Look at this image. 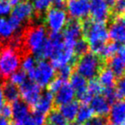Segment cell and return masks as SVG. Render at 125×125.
<instances>
[{
    "instance_id": "cell-25",
    "label": "cell",
    "mask_w": 125,
    "mask_h": 125,
    "mask_svg": "<svg viewBox=\"0 0 125 125\" xmlns=\"http://www.w3.org/2000/svg\"><path fill=\"white\" fill-rule=\"evenodd\" d=\"M93 115H94V111L90 106L83 104L82 105L79 106L75 119H77V123H86L93 117Z\"/></svg>"
},
{
    "instance_id": "cell-29",
    "label": "cell",
    "mask_w": 125,
    "mask_h": 125,
    "mask_svg": "<svg viewBox=\"0 0 125 125\" xmlns=\"http://www.w3.org/2000/svg\"><path fill=\"white\" fill-rule=\"evenodd\" d=\"M52 2L51 0H33V10L36 11L38 14L46 12L50 8Z\"/></svg>"
},
{
    "instance_id": "cell-22",
    "label": "cell",
    "mask_w": 125,
    "mask_h": 125,
    "mask_svg": "<svg viewBox=\"0 0 125 125\" xmlns=\"http://www.w3.org/2000/svg\"><path fill=\"white\" fill-rule=\"evenodd\" d=\"M79 109V104L77 102L72 101L69 104H63L60 106L59 112L62 115V116L67 120V121H74L76 118L77 111Z\"/></svg>"
},
{
    "instance_id": "cell-10",
    "label": "cell",
    "mask_w": 125,
    "mask_h": 125,
    "mask_svg": "<svg viewBox=\"0 0 125 125\" xmlns=\"http://www.w3.org/2000/svg\"><path fill=\"white\" fill-rule=\"evenodd\" d=\"M67 11L75 20L87 17L90 12V0H68Z\"/></svg>"
},
{
    "instance_id": "cell-16",
    "label": "cell",
    "mask_w": 125,
    "mask_h": 125,
    "mask_svg": "<svg viewBox=\"0 0 125 125\" xmlns=\"http://www.w3.org/2000/svg\"><path fill=\"white\" fill-rule=\"evenodd\" d=\"M111 124L123 125L125 123V100L116 101L110 110Z\"/></svg>"
},
{
    "instance_id": "cell-49",
    "label": "cell",
    "mask_w": 125,
    "mask_h": 125,
    "mask_svg": "<svg viewBox=\"0 0 125 125\" xmlns=\"http://www.w3.org/2000/svg\"><path fill=\"white\" fill-rule=\"evenodd\" d=\"M70 125H82V124L80 123H72L71 124H70Z\"/></svg>"
},
{
    "instance_id": "cell-20",
    "label": "cell",
    "mask_w": 125,
    "mask_h": 125,
    "mask_svg": "<svg viewBox=\"0 0 125 125\" xmlns=\"http://www.w3.org/2000/svg\"><path fill=\"white\" fill-rule=\"evenodd\" d=\"M70 85L75 91L77 97L85 94L87 91V79L78 73H74L70 76Z\"/></svg>"
},
{
    "instance_id": "cell-30",
    "label": "cell",
    "mask_w": 125,
    "mask_h": 125,
    "mask_svg": "<svg viewBox=\"0 0 125 125\" xmlns=\"http://www.w3.org/2000/svg\"><path fill=\"white\" fill-rule=\"evenodd\" d=\"M88 50H89V45L85 40L80 39V40L75 42V46H74V52H75V55L79 56V57H82V56L88 53Z\"/></svg>"
},
{
    "instance_id": "cell-34",
    "label": "cell",
    "mask_w": 125,
    "mask_h": 125,
    "mask_svg": "<svg viewBox=\"0 0 125 125\" xmlns=\"http://www.w3.org/2000/svg\"><path fill=\"white\" fill-rule=\"evenodd\" d=\"M103 94H104V99L109 102V104L116 103L117 99H119L117 94H116V89L114 87H108V88L103 89Z\"/></svg>"
},
{
    "instance_id": "cell-40",
    "label": "cell",
    "mask_w": 125,
    "mask_h": 125,
    "mask_svg": "<svg viewBox=\"0 0 125 125\" xmlns=\"http://www.w3.org/2000/svg\"><path fill=\"white\" fill-rule=\"evenodd\" d=\"M31 117L36 125H44L45 121H46L45 115L41 114V113H40V112H37V111H34V112L33 113Z\"/></svg>"
},
{
    "instance_id": "cell-18",
    "label": "cell",
    "mask_w": 125,
    "mask_h": 125,
    "mask_svg": "<svg viewBox=\"0 0 125 125\" xmlns=\"http://www.w3.org/2000/svg\"><path fill=\"white\" fill-rule=\"evenodd\" d=\"M90 107L93 110L94 113L97 114L99 116H104L109 114L110 110V104L104 96L97 95L93 97L90 101Z\"/></svg>"
},
{
    "instance_id": "cell-45",
    "label": "cell",
    "mask_w": 125,
    "mask_h": 125,
    "mask_svg": "<svg viewBox=\"0 0 125 125\" xmlns=\"http://www.w3.org/2000/svg\"><path fill=\"white\" fill-rule=\"evenodd\" d=\"M0 125H11V123L9 119H6L2 116H0Z\"/></svg>"
},
{
    "instance_id": "cell-15",
    "label": "cell",
    "mask_w": 125,
    "mask_h": 125,
    "mask_svg": "<svg viewBox=\"0 0 125 125\" xmlns=\"http://www.w3.org/2000/svg\"><path fill=\"white\" fill-rule=\"evenodd\" d=\"M75 91L71 87V85L64 82L61 88L56 93V96L54 97V102L58 105L69 104L72 102L75 99Z\"/></svg>"
},
{
    "instance_id": "cell-5",
    "label": "cell",
    "mask_w": 125,
    "mask_h": 125,
    "mask_svg": "<svg viewBox=\"0 0 125 125\" xmlns=\"http://www.w3.org/2000/svg\"><path fill=\"white\" fill-rule=\"evenodd\" d=\"M55 68L50 62L40 60L37 62L34 70L28 75L30 80L38 84L40 87H46L55 77Z\"/></svg>"
},
{
    "instance_id": "cell-33",
    "label": "cell",
    "mask_w": 125,
    "mask_h": 125,
    "mask_svg": "<svg viewBox=\"0 0 125 125\" xmlns=\"http://www.w3.org/2000/svg\"><path fill=\"white\" fill-rule=\"evenodd\" d=\"M72 74H73V68L70 64L64 65L58 69V78H60L63 82L70 79Z\"/></svg>"
},
{
    "instance_id": "cell-46",
    "label": "cell",
    "mask_w": 125,
    "mask_h": 125,
    "mask_svg": "<svg viewBox=\"0 0 125 125\" xmlns=\"http://www.w3.org/2000/svg\"><path fill=\"white\" fill-rule=\"evenodd\" d=\"M3 82H0V108L2 107L3 104L5 103L4 101V95H3V92H2V88H1V85H2Z\"/></svg>"
},
{
    "instance_id": "cell-12",
    "label": "cell",
    "mask_w": 125,
    "mask_h": 125,
    "mask_svg": "<svg viewBox=\"0 0 125 125\" xmlns=\"http://www.w3.org/2000/svg\"><path fill=\"white\" fill-rule=\"evenodd\" d=\"M109 38L118 45H125V17L117 16L110 24Z\"/></svg>"
},
{
    "instance_id": "cell-51",
    "label": "cell",
    "mask_w": 125,
    "mask_h": 125,
    "mask_svg": "<svg viewBox=\"0 0 125 125\" xmlns=\"http://www.w3.org/2000/svg\"><path fill=\"white\" fill-rule=\"evenodd\" d=\"M123 125H125V123H123Z\"/></svg>"
},
{
    "instance_id": "cell-35",
    "label": "cell",
    "mask_w": 125,
    "mask_h": 125,
    "mask_svg": "<svg viewBox=\"0 0 125 125\" xmlns=\"http://www.w3.org/2000/svg\"><path fill=\"white\" fill-rule=\"evenodd\" d=\"M112 9L116 15L125 17V0H116Z\"/></svg>"
},
{
    "instance_id": "cell-28",
    "label": "cell",
    "mask_w": 125,
    "mask_h": 125,
    "mask_svg": "<svg viewBox=\"0 0 125 125\" xmlns=\"http://www.w3.org/2000/svg\"><path fill=\"white\" fill-rule=\"evenodd\" d=\"M21 64V67H22L23 71H25L26 73H28V75H29V74H31L34 70L35 67H36V58L34 57H33V56H31L30 54L29 55H27L24 57Z\"/></svg>"
},
{
    "instance_id": "cell-43",
    "label": "cell",
    "mask_w": 125,
    "mask_h": 125,
    "mask_svg": "<svg viewBox=\"0 0 125 125\" xmlns=\"http://www.w3.org/2000/svg\"><path fill=\"white\" fill-rule=\"evenodd\" d=\"M118 55H119L118 57H119L123 62H125V45H123V46L119 48V50H118Z\"/></svg>"
},
{
    "instance_id": "cell-38",
    "label": "cell",
    "mask_w": 125,
    "mask_h": 125,
    "mask_svg": "<svg viewBox=\"0 0 125 125\" xmlns=\"http://www.w3.org/2000/svg\"><path fill=\"white\" fill-rule=\"evenodd\" d=\"M0 116L9 120L12 117V108H11L10 104L4 103L3 104L2 107L0 108Z\"/></svg>"
},
{
    "instance_id": "cell-14",
    "label": "cell",
    "mask_w": 125,
    "mask_h": 125,
    "mask_svg": "<svg viewBox=\"0 0 125 125\" xmlns=\"http://www.w3.org/2000/svg\"><path fill=\"white\" fill-rule=\"evenodd\" d=\"M54 104V96L53 94L50 91H45L44 93H41L40 98L36 104H34V111L40 112L41 114H48L52 111L53 108Z\"/></svg>"
},
{
    "instance_id": "cell-48",
    "label": "cell",
    "mask_w": 125,
    "mask_h": 125,
    "mask_svg": "<svg viewBox=\"0 0 125 125\" xmlns=\"http://www.w3.org/2000/svg\"><path fill=\"white\" fill-rule=\"evenodd\" d=\"M23 1H25V0H9L10 4L11 5H16V4H20V3L23 2Z\"/></svg>"
},
{
    "instance_id": "cell-9",
    "label": "cell",
    "mask_w": 125,
    "mask_h": 125,
    "mask_svg": "<svg viewBox=\"0 0 125 125\" xmlns=\"http://www.w3.org/2000/svg\"><path fill=\"white\" fill-rule=\"evenodd\" d=\"M20 96L28 105H34L41 94V87L31 80H26L20 85Z\"/></svg>"
},
{
    "instance_id": "cell-11",
    "label": "cell",
    "mask_w": 125,
    "mask_h": 125,
    "mask_svg": "<svg viewBox=\"0 0 125 125\" xmlns=\"http://www.w3.org/2000/svg\"><path fill=\"white\" fill-rule=\"evenodd\" d=\"M82 24L78 20H71L67 23L64 33L62 34L63 42L65 45L74 47L77 40L82 38Z\"/></svg>"
},
{
    "instance_id": "cell-44",
    "label": "cell",
    "mask_w": 125,
    "mask_h": 125,
    "mask_svg": "<svg viewBox=\"0 0 125 125\" xmlns=\"http://www.w3.org/2000/svg\"><path fill=\"white\" fill-rule=\"evenodd\" d=\"M51 2L55 4V6L57 8H61L64 4L65 0H51Z\"/></svg>"
},
{
    "instance_id": "cell-3",
    "label": "cell",
    "mask_w": 125,
    "mask_h": 125,
    "mask_svg": "<svg viewBox=\"0 0 125 125\" xmlns=\"http://www.w3.org/2000/svg\"><path fill=\"white\" fill-rule=\"evenodd\" d=\"M22 54L19 50L6 45L0 50V81L6 82L18 70L21 63Z\"/></svg>"
},
{
    "instance_id": "cell-50",
    "label": "cell",
    "mask_w": 125,
    "mask_h": 125,
    "mask_svg": "<svg viewBox=\"0 0 125 125\" xmlns=\"http://www.w3.org/2000/svg\"><path fill=\"white\" fill-rule=\"evenodd\" d=\"M104 125H113V124H111V123H105Z\"/></svg>"
},
{
    "instance_id": "cell-17",
    "label": "cell",
    "mask_w": 125,
    "mask_h": 125,
    "mask_svg": "<svg viewBox=\"0 0 125 125\" xmlns=\"http://www.w3.org/2000/svg\"><path fill=\"white\" fill-rule=\"evenodd\" d=\"M11 108H12V118L16 123L23 121L29 116V105L21 99H17L14 103H12Z\"/></svg>"
},
{
    "instance_id": "cell-39",
    "label": "cell",
    "mask_w": 125,
    "mask_h": 125,
    "mask_svg": "<svg viewBox=\"0 0 125 125\" xmlns=\"http://www.w3.org/2000/svg\"><path fill=\"white\" fill-rule=\"evenodd\" d=\"M116 94L119 99H124L125 98V77H122L116 83Z\"/></svg>"
},
{
    "instance_id": "cell-41",
    "label": "cell",
    "mask_w": 125,
    "mask_h": 125,
    "mask_svg": "<svg viewBox=\"0 0 125 125\" xmlns=\"http://www.w3.org/2000/svg\"><path fill=\"white\" fill-rule=\"evenodd\" d=\"M106 121L103 116H93L92 118L85 123V125H104Z\"/></svg>"
},
{
    "instance_id": "cell-6",
    "label": "cell",
    "mask_w": 125,
    "mask_h": 125,
    "mask_svg": "<svg viewBox=\"0 0 125 125\" xmlns=\"http://www.w3.org/2000/svg\"><path fill=\"white\" fill-rule=\"evenodd\" d=\"M33 14V8L31 3L28 1H23L20 4H16L14 9L11 10L10 17L9 21L14 29L17 32L20 29L21 25L30 20Z\"/></svg>"
},
{
    "instance_id": "cell-1",
    "label": "cell",
    "mask_w": 125,
    "mask_h": 125,
    "mask_svg": "<svg viewBox=\"0 0 125 125\" xmlns=\"http://www.w3.org/2000/svg\"><path fill=\"white\" fill-rule=\"evenodd\" d=\"M82 33L93 53L99 55L109 40V33L105 24L92 20H85L82 23Z\"/></svg>"
},
{
    "instance_id": "cell-23",
    "label": "cell",
    "mask_w": 125,
    "mask_h": 125,
    "mask_svg": "<svg viewBox=\"0 0 125 125\" xmlns=\"http://www.w3.org/2000/svg\"><path fill=\"white\" fill-rule=\"evenodd\" d=\"M109 69L113 72L116 77H124L125 75V62L119 57H113L109 61Z\"/></svg>"
},
{
    "instance_id": "cell-37",
    "label": "cell",
    "mask_w": 125,
    "mask_h": 125,
    "mask_svg": "<svg viewBox=\"0 0 125 125\" xmlns=\"http://www.w3.org/2000/svg\"><path fill=\"white\" fill-rule=\"evenodd\" d=\"M64 82L62 80H61L60 78H56V79H53V80L51 82V83L49 84V91H50L52 94H56L59 89L61 88L62 85H63Z\"/></svg>"
},
{
    "instance_id": "cell-32",
    "label": "cell",
    "mask_w": 125,
    "mask_h": 125,
    "mask_svg": "<svg viewBox=\"0 0 125 125\" xmlns=\"http://www.w3.org/2000/svg\"><path fill=\"white\" fill-rule=\"evenodd\" d=\"M87 91L93 97H94V96L99 95L103 92V87L98 81L92 80L89 82V84H87Z\"/></svg>"
},
{
    "instance_id": "cell-19",
    "label": "cell",
    "mask_w": 125,
    "mask_h": 125,
    "mask_svg": "<svg viewBox=\"0 0 125 125\" xmlns=\"http://www.w3.org/2000/svg\"><path fill=\"white\" fill-rule=\"evenodd\" d=\"M1 88H2L4 101H6V103L11 104V103H14L15 101L19 99L20 91L18 87L15 84L6 81L2 83Z\"/></svg>"
},
{
    "instance_id": "cell-13",
    "label": "cell",
    "mask_w": 125,
    "mask_h": 125,
    "mask_svg": "<svg viewBox=\"0 0 125 125\" xmlns=\"http://www.w3.org/2000/svg\"><path fill=\"white\" fill-rule=\"evenodd\" d=\"M109 10L104 0H90V12L94 21L104 23L109 17Z\"/></svg>"
},
{
    "instance_id": "cell-4",
    "label": "cell",
    "mask_w": 125,
    "mask_h": 125,
    "mask_svg": "<svg viewBox=\"0 0 125 125\" xmlns=\"http://www.w3.org/2000/svg\"><path fill=\"white\" fill-rule=\"evenodd\" d=\"M102 70V60L98 55L87 53L82 56L76 62V73L86 79L94 80Z\"/></svg>"
},
{
    "instance_id": "cell-26",
    "label": "cell",
    "mask_w": 125,
    "mask_h": 125,
    "mask_svg": "<svg viewBox=\"0 0 125 125\" xmlns=\"http://www.w3.org/2000/svg\"><path fill=\"white\" fill-rule=\"evenodd\" d=\"M120 46L118 44L112 42V43L106 44L104 45V47L103 48V50L101 51V52L99 53V57H102L103 59H107L113 57L115 56V54L116 52H118Z\"/></svg>"
},
{
    "instance_id": "cell-27",
    "label": "cell",
    "mask_w": 125,
    "mask_h": 125,
    "mask_svg": "<svg viewBox=\"0 0 125 125\" xmlns=\"http://www.w3.org/2000/svg\"><path fill=\"white\" fill-rule=\"evenodd\" d=\"M47 122L49 125H68V121L65 119L59 111H52L48 115Z\"/></svg>"
},
{
    "instance_id": "cell-8",
    "label": "cell",
    "mask_w": 125,
    "mask_h": 125,
    "mask_svg": "<svg viewBox=\"0 0 125 125\" xmlns=\"http://www.w3.org/2000/svg\"><path fill=\"white\" fill-rule=\"evenodd\" d=\"M75 56V54L74 52V47L65 45L63 42V45L56 50L50 57L52 60L51 64L54 68L59 69L60 67L70 64V62H73Z\"/></svg>"
},
{
    "instance_id": "cell-2",
    "label": "cell",
    "mask_w": 125,
    "mask_h": 125,
    "mask_svg": "<svg viewBox=\"0 0 125 125\" xmlns=\"http://www.w3.org/2000/svg\"><path fill=\"white\" fill-rule=\"evenodd\" d=\"M46 30L42 25L28 27L21 33V51L23 57L30 53L36 55L46 39Z\"/></svg>"
},
{
    "instance_id": "cell-7",
    "label": "cell",
    "mask_w": 125,
    "mask_h": 125,
    "mask_svg": "<svg viewBox=\"0 0 125 125\" xmlns=\"http://www.w3.org/2000/svg\"><path fill=\"white\" fill-rule=\"evenodd\" d=\"M45 23L49 29L54 33H59L68 23V16L62 8H52L47 10Z\"/></svg>"
},
{
    "instance_id": "cell-31",
    "label": "cell",
    "mask_w": 125,
    "mask_h": 125,
    "mask_svg": "<svg viewBox=\"0 0 125 125\" xmlns=\"http://www.w3.org/2000/svg\"><path fill=\"white\" fill-rule=\"evenodd\" d=\"M10 80L11 83L15 84L16 86H20L25 81L28 80V78H27V73L25 71H23L22 70H16L15 73H13L10 76Z\"/></svg>"
},
{
    "instance_id": "cell-24",
    "label": "cell",
    "mask_w": 125,
    "mask_h": 125,
    "mask_svg": "<svg viewBox=\"0 0 125 125\" xmlns=\"http://www.w3.org/2000/svg\"><path fill=\"white\" fill-rule=\"evenodd\" d=\"M16 33V31L14 29L9 20L5 18H0V39L9 40Z\"/></svg>"
},
{
    "instance_id": "cell-47",
    "label": "cell",
    "mask_w": 125,
    "mask_h": 125,
    "mask_svg": "<svg viewBox=\"0 0 125 125\" xmlns=\"http://www.w3.org/2000/svg\"><path fill=\"white\" fill-rule=\"evenodd\" d=\"M107 4V6L109 8H113L114 7V4H115V2H116V0H104Z\"/></svg>"
},
{
    "instance_id": "cell-21",
    "label": "cell",
    "mask_w": 125,
    "mask_h": 125,
    "mask_svg": "<svg viewBox=\"0 0 125 125\" xmlns=\"http://www.w3.org/2000/svg\"><path fill=\"white\" fill-rule=\"evenodd\" d=\"M98 82L104 88L114 87V85L116 83V76L109 68H104L99 73Z\"/></svg>"
},
{
    "instance_id": "cell-36",
    "label": "cell",
    "mask_w": 125,
    "mask_h": 125,
    "mask_svg": "<svg viewBox=\"0 0 125 125\" xmlns=\"http://www.w3.org/2000/svg\"><path fill=\"white\" fill-rule=\"evenodd\" d=\"M11 4L9 0H0V16H7L12 10Z\"/></svg>"
},
{
    "instance_id": "cell-42",
    "label": "cell",
    "mask_w": 125,
    "mask_h": 125,
    "mask_svg": "<svg viewBox=\"0 0 125 125\" xmlns=\"http://www.w3.org/2000/svg\"><path fill=\"white\" fill-rule=\"evenodd\" d=\"M16 125H36V124L34 123V122L32 119L31 116H28V117H27L23 121L19 122V123H16Z\"/></svg>"
}]
</instances>
